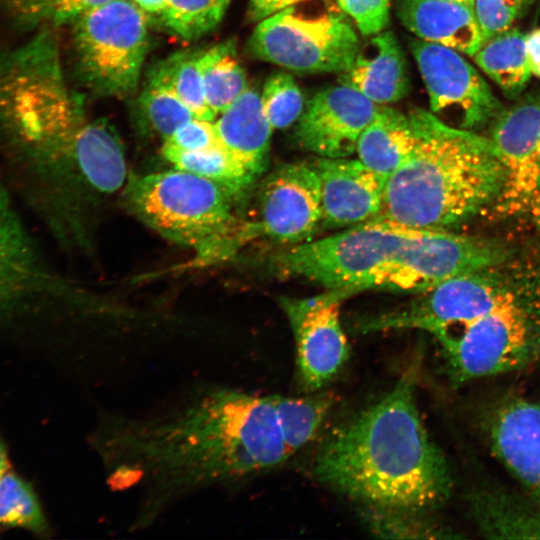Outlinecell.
Returning <instances> with one entry per match:
<instances>
[{
  "label": "cell",
  "mask_w": 540,
  "mask_h": 540,
  "mask_svg": "<svg viewBox=\"0 0 540 540\" xmlns=\"http://www.w3.org/2000/svg\"><path fill=\"white\" fill-rule=\"evenodd\" d=\"M341 9L356 23L365 35H375L386 27L389 21L390 0H337Z\"/></svg>",
  "instance_id": "36"
},
{
  "label": "cell",
  "mask_w": 540,
  "mask_h": 540,
  "mask_svg": "<svg viewBox=\"0 0 540 540\" xmlns=\"http://www.w3.org/2000/svg\"><path fill=\"white\" fill-rule=\"evenodd\" d=\"M540 274V244L451 277L418 294L405 308L370 319L365 331L415 328L433 336L472 322L524 290Z\"/></svg>",
  "instance_id": "6"
},
{
  "label": "cell",
  "mask_w": 540,
  "mask_h": 540,
  "mask_svg": "<svg viewBox=\"0 0 540 540\" xmlns=\"http://www.w3.org/2000/svg\"><path fill=\"white\" fill-rule=\"evenodd\" d=\"M48 280L26 228L0 188V319L44 292Z\"/></svg>",
  "instance_id": "17"
},
{
  "label": "cell",
  "mask_w": 540,
  "mask_h": 540,
  "mask_svg": "<svg viewBox=\"0 0 540 540\" xmlns=\"http://www.w3.org/2000/svg\"><path fill=\"white\" fill-rule=\"evenodd\" d=\"M124 187L126 204L142 222L203 259L228 255L256 236L252 223L235 217L237 198L204 177L175 168L129 175Z\"/></svg>",
  "instance_id": "5"
},
{
  "label": "cell",
  "mask_w": 540,
  "mask_h": 540,
  "mask_svg": "<svg viewBox=\"0 0 540 540\" xmlns=\"http://www.w3.org/2000/svg\"><path fill=\"white\" fill-rule=\"evenodd\" d=\"M322 222L321 188L312 163H286L263 180L257 235L299 244L308 241Z\"/></svg>",
  "instance_id": "13"
},
{
  "label": "cell",
  "mask_w": 540,
  "mask_h": 540,
  "mask_svg": "<svg viewBox=\"0 0 540 540\" xmlns=\"http://www.w3.org/2000/svg\"><path fill=\"white\" fill-rule=\"evenodd\" d=\"M8 470H10V463L8 460L6 449L0 439V478Z\"/></svg>",
  "instance_id": "41"
},
{
  "label": "cell",
  "mask_w": 540,
  "mask_h": 540,
  "mask_svg": "<svg viewBox=\"0 0 540 540\" xmlns=\"http://www.w3.org/2000/svg\"><path fill=\"white\" fill-rule=\"evenodd\" d=\"M231 0H166L159 17L172 33L187 40L197 39L222 20Z\"/></svg>",
  "instance_id": "29"
},
{
  "label": "cell",
  "mask_w": 540,
  "mask_h": 540,
  "mask_svg": "<svg viewBox=\"0 0 540 540\" xmlns=\"http://www.w3.org/2000/svg\"><path fill=\"white\" fill-rule=\"evenodd\" d=\"M447 1L459 3L461 5H464V6H467V7H470V8L473 7V0H447Z\"/></svg>",
  "instance_id": "42"
},
{
  "label": "cell",
  "mask_w": 540,
  "mask_h": 540,
  "mask_svg": "<svg viewBox=\"0 0 540 540\" xmlns=\"http://www.w3.org/2000/svg\"><path fill=\"white\" fill-rule=\"evenodd\" d=\"M214 120L220 144L257 180L266 170L273 128L260 94L247 89Z\"/></svg>",
  "instance_id": "20"
},
{
  "label": "cell",
  "mask_w": 540,
  "mask_h": 540,
  "mask_svg": "<svg viewBox=\"0 0 540 540\" xmlns=\"http://www.w3.org/2000/svg\"><path fill=\"white\" fill-rule=\"evenodd\" d=\"M365 523L382 538H445L442 529L422 518V513L366 507Z\"/></svg>",
  "instance_id": "33"
},
{
  "label": "cell",
  "mask_w": 540,
  "mask_h": 540,
  "mask_svg": "<svg viewBox=\"0 0 540 540\" xmlns=\"http://www.w3.org/2000/svg\"><path fill=\"white\" fill-rule=\"evenodd\" d=\"M145 13L161 16L166 0H133Z\"/></svg>",
  "instance_id": "40"
},
{
  "label": "cell",
  "mask_w": 540,
  "mask_h": 540,
  "mask_svg": "<svg viewBox=\"0 0 540 540\" xmlns=\"http://www.w3.org/2000/svg\"><path fill=\"white\" fill-rule=\"evenodd\" d=\"M485 428L494 455L540 508V401L505 399L488 414Z\"/></svg>",
  "instance_id": "15"
},
{
  "label": "cell",
  "mask_w": 540,
  "mask_h": 540,
  "mask_svg": "<svg viewBox=\"0 0 540 540\" xmlns=\"http://www.w3.org/2000/svg\"><path fill=\"white\" fill-rule=\"evenodd\" d=\"M501 239L420 229L373 218L341 232L295 244L273 258L285 276L350 294L380 289L422 293L507 258Z\"/></svg>",
  "instance_id": "3"
},
{
  "label": "cell",
  "mask_w": 540,
  "mask_h": 540,
  "mask_svg": "<svg viewBox=\"0 0 540 540\" xmlns=\"http://www.w3.org/2000/svg\"><path fill=\"white\" fill-rule=\"evenodd\" d=\"M0 524L36 533L47 530V521L29 483L8 470L0 478Z\"/></svg>",
  "instance_id": "30"
},
{
  "label": "cell",
  "mask_w": 540,
  "mask_h": 540,
  "mask_svg": "<svg viewBox=\"0 0 540 540\" xmlns=\"http://www.w3.org/2000/svg\"><path fill=\"white\" fill-rule=\"evenodd\" d=\"M411 364L378 402L337 428L318 450L316 478L366 507L426 513L452 491L444 455L421 420Z\"/></svg>",
  "instance_id": "2"
},
{
  "label": "cell",
  "mask_w": 540,
  "mask_h": 540,
  "mask_svg": "<svg viewBox=\"0 0 540 540\" xmlns=\"http://www.w3.org/2000/svg\"><path fill=\"white\" fill-rule=\"evenodd\" d=\"M249 47L254 57L290 71L341 74L352 66L361 45L342 15L291 6L259 21Z\"/></svg>",
  "instance_id": "9"
},
{
  "label": "cell",
  "mask_w": 540,
  "mask_h": 540,
  "mask_svg": "<svg viewBox=\"0 0 540 540\" xmlns=\"http://www.w3.org/2000/svg\"><path fill=\"white\" fill-rule=\"evenodd\" d=\"M67 154L96 190L113 193L127 181L123 144L104 120L80 124L60 151Z\"/></svg>",
  "instance_id": "21"
},
{
  "label": "cell",
  "mask_w": 540,
  "mask_h": 540,
  "mask_svg": "<svg viewBox=\"0 0 540 540\" xmlns=\"http://www.w3.org/2000/svg\"><path fill=\"white\" fill-rule=\"evenodd\" d=\"M202 51H179L158 63L148 82L161 86L177 96L200 119L214 121L202 85L198 59Z\"/></svg>",
  "instance_id": "27"
},
{
  "label": "cell",
  "mask_w": 540,
  "mask_h": 540,
  "mask_svg": "<svg viewBox=\"0 0 540 540\" xmlns=\"http://www.w3.org/2000/svg\"><path fill=\"white\" fill-rule=\"evenodd\" d=\"M524 4L525 0H473V13L484 42L512 28Z\"/></svg>",
  "instance_id": "35"
},
{
  "label": "cell",
  "mask_w": 540,
  "mask_h": 540,
  "mask_svg": "<svg viewBox=\"0 0 540 540\" xmlns=\"http://www.w3.org/2000/svg\"><path fill=\"white\" fill-rule=\"evenodd\" d=\"M504 170L491 212L540 228V96L527 95L489 125Z\"/></svg>",
  "instance_id": "10"
},
{
  "label": "cell",
  "mask_w": 540,
  "mask_h": 540,
  "mask_svg": "<svg viewBox=\"0 0 540 540\" xmlns=\"http://www.w3.org/2000/svg\"><path fill=\"white\" fill-rule=\"evenodd\" d=\"M350 295L327 290L308 298L281 300L295 337L300 382L308 392L331 381L348 358L339 315L341 301Z\"/></svg>",
  "instance_id": "12"
},
{
  "label": "cell",
  "mask_w": 540,
  "mask_h": 540,
  "mask_svg": "<svg viewBox=\"0 0 540 540\" xmlns=\"http://www.w3.org/2000/svg\"><path fill=\"white\" fill-rule=\"evenodd\" d=\"M287 453H293L310 442L320 429L332 406L327 394L308 397L272 395Z\"/></svg>",
  "instance_id": "28"
},
{
  "label": "cell",
  "mask_w": 540,
  "mask_h": 540,
  "mask_svg": "<svg viewBox=\"0 0 540 540\" xmlns=\"http://www.w3.org/2000/svg\"><path fill=\"white\" fill-rule=\"evenodd\" d=\"M526 49L531 74L540 78V27L526 33Z\"/></svg>",
  "instance_id": "39"
},
{
  "label": "cell",
  "mask_w": 540,
  "mask_h": 540,
  "mask_svg": "<svg viewBox=\"0 0 540 540\" xmlns=\"http://www.w3.org/2000/svg\"><path fill=\"white\" fill-rule=\"evenodd\" d=\"M162 155L176 169L212 180L237 199L243 197L256 181L221 144L195 151H182L163 145Z\"/></svg>",
  "instance_id": "26"
},
{
  "label": "cell",
  "mask_w": 540,
  "mask_h": 540,
  "mask_svg": "<svg viewBox=\"0 0 540 540\" xmlns=\"http://www.w3.org/2000/svg\"><path fill=\"white\" fill-rule=\"evenodd\" d=\"M414 143L409 116L393 108L378 107L358 139L356 152L363 164L389 177L408 158Z\"/></svg>",
  "instance_id": "22"
},
{
  "label": "cell",
  "mask_w": 540,
  "mask_h": 540,
  "mask_svg": "<svg viewBox=\"0 0 540 540\" xmlns=\"http://www.w3.org/2000/svg\"><path fill=\"white\" fill-rule=\"evenodd\" d=\"M112 0H10L13 9L26 22L63 24L74 22L84 13Z\"/></svg>",
  "instance_id": "34"
},
{
  "label": "cell",
  "mask_w": 540,
  "mask_h": 540,
  "mask_svg": "<svg viewBox=\"0 0 540 540\" xmlns=\"http://www.w3.org/2000/svg\"><path fill=\"white\" fill-rule=\"evenodd\" d=\"M434 337L455 384L536 363L540 360V274L487 314Z\"/></svg>",
  "instance_id": "7"
},
{
  "label": "cell",
  "mask_w": 540,
  "mask_h": 540,
  "mask_svg": "<svg viewBox=\"0 0 540 540\" xmlns=\"http://www.w3.org/2000/svg\"><path fill=\"white\" fill-rule=\"evenodd\" d=\"M260 100L273 129H285L295 123L305 107L301 90L285 72L272 74L265 82Z\"/></svg>",
  "instance_id": "31"
},
{
  "label": "cell",
  "mask_w": 540,
  "mask_h": 540,
  "mask_svg": "<svg viewBox=\"0 0 540 540\" xmlns=\"http://www.w3.org/2000/svg\"><path fill=\"white\" fill-rule=\"evenodd\" d=\"M473 511L481 531L491 538H540V508L527 495L482 489L475 493Z\"/></svg>",
  "instance_id": "23"
},
{
  "label": "cell",
  "mask_w": 540,
  "mask_h": 540,
  "mask_svg": "<svg viewBox=\"0 0 540 540\" xmlns=\"http://www.w3.org/2000/svg\"><path fill=\"white\" fill-rule=\"evenodd\" d=\"M410 49L428 91L432 113L453 110L460 127L474 131L504 109L487 82L460 52L423 41L410 40Z\"/></svg>",
  "instance_id": "11"
},
{
  "label": "cell",
  "mask_w": 540,
  "mask_h": 540,
  "mask_svg": "<svg viewBox=\"0 0 540 540\" xmlns=\"http://www.w3.org/2000/svg\"><path fill=\"white\" fill-rule=\"evenodd\" d=\"M73 24L78 65L86 82L106 95L133 92L148 47L146 13L133 0H112Z\"/></svg>",
  "instance_id": "8"
},
{
  "label": "cell",
  "mask_w": 540,
  "mask_h": 540,
  "mask_svg": "<svg viewBox=\"0 0 540 540\" xmlns=\"http://www.w3.org/2000/svg\"><path fill=\"white\" fill-rule=\"evenodd\" d=\"M373 36L360 47L352 66L341 73L340 83L353 87L376 104L399 101L410 89L404 53L392 32Z\"/></svg>",
  "instance_id": "19"
},
{
  "label": "cell",
  "mask_w": 540,
  "mask_h": 540,
  "mask_svg": "<svg viewBox=\"0 0 540 540\" xmlns=\"http://www.w3.org/2000/svg\"><path fill=\"white\" fill-rule=\"evenodd\" d=\"M205 99L217 116L247 89V78L230 41L203 50L198 59Z\"/></svg>",
  "instance_id": "25"
},
{
  "label": "cell",
  "mask_w": 540,
  "mask_h": 540,
  "mask_svg": "<svg viewBox=\"0 0 540 540\" xmlns=\"http://www.w3.org/2000/svg\"><path fill=\"white\" fill-rule=\"evenodd\" d=\"M303 1L306 0H250L247 14L250 20L261 21L272 14Z\"/></svg>",
  "instance_id": "38"
},
{
  "label": "cell",
  "mask_w": 540,
  "mask_h": 540,
  "mask_svg": "<svg viewBox=\"0 0 540 540\" xmlns=\"http://www.w3.org/2000/svg\"><path fill=\"white\" fill-rule=\"evenodd\" d=\"M142 116L163 140L185 122L197 118L172 92L148 82L138 100Z\"/></svg>",
  "instance_id": "32"
},
{
  "label": "cell",
  "mask_w": 540,
  "mask_h": 540,
  "mask_svg": "<svg viewBox=\"0 0 540 540\" xmlns=\"http://www.w3.org/2000/svg\"><path fill=\"white\" fill-rule=\"evenodd\" d=\"M397 16L419 39L473 56L483 36L472 8L447 0H398Z\"/></svg>",
  "instance_id": "18"
},
{
  "label": "cell",
  "mask_w": 540,
  "mask_h": 540,
  "mask_svg": "<svg viewBox=\"0 0 540 540\" xmlns=\"http://www.w3.org/2000/svg\"><path fill=\"white\" fill-rule=\"evenodd\" d=\"M163 145L182 151H195L220 144L214 121L193 118L178 127Z\"/></svg>",
  "instance_id": "37"
},
{
  "label": "cell",
  "mask_w": 540,
  "mask_h": 540,
  "mask_svg": "<svg viewBox=\"0 0 540 540\" xmlns=\"http://www.w3.org/2000/svg\"><path fill=\"white\" fill-rule=\"evenodd\" d=\"M312 165L320 180L322 226L351 227L377 215L388 177L348 157H319Z\"/></svg>",
  "instance_id": "16"
},
{
  "label": "cell",
  "mask_w": 540,
  "mask_h": 540,
  "mask_svg": "<svg viewBox=\"0 0 540 540\" xmlns=\"http://www.w3.org/2000/svg\"><path fill=\"white\" fill-rule=\"evenodd\" d=\"M482 71L509 98L518 97L532 76L526 34L510 28L483 42L472 56Z\"/></svg>",
  "instance_id": "24"
},
{
  "label": "cell",
  "mask_w": 540,
  "mask_h": 540,
  "mask_svg": "<svg viewBox=\"0 0 540 540\" xmlns=\"http://www.w3.org/2000/svg\"><path fill=\"white\" fill-rule=\"evenodd\" d=\"M378 107L349 85L325 88L305 105L296 121L294 140L320 157H349Z\"/></svg>",
  "instance_id": "14"
},
{
  "label": "cell",
  "mask_w": 540,
  "mask_h": 540,
  "mask_svg": "<svg viewBox=\"0 0 540 540\" xmlns=\"http://www.w3.org/2000/svg\"><path fill=\"white\" fill-rule=\"evenodd\" d=\"M408 116L414 147L387 178L374 218L452 231L491 211L504 183V170L489 137L450 126L423 109Z\"/></svg>",
  "instance_id": "4"
},
{
  "label": "cell",
  "mask_w": 540,
  "mask_h": 540,
  "mask_svg": "<svg viewBox=\"0 0 540 540\" xmlns=\"http://www.w3.org/2000/svg\"><path fill=\"white\" fill-rule=\"evenodd\" d=\"M92 444L110 484L143 488L138 528L182 496L267 471L289 457L272 395L226 387L147 417L106 418Z\"/></svg>",
  "instance_id": "1"
}]
</instances>
